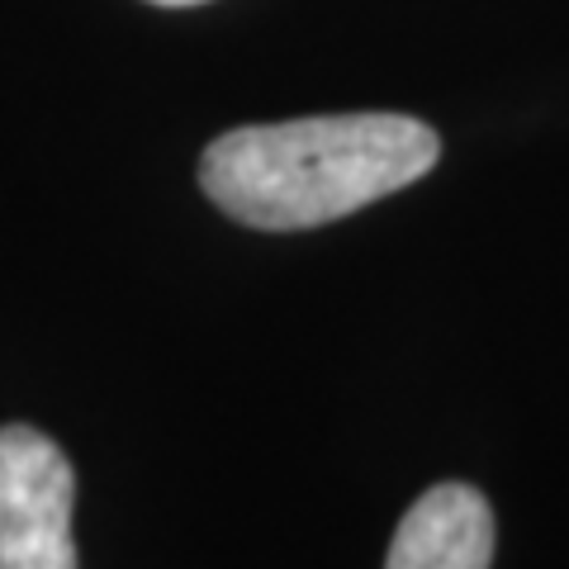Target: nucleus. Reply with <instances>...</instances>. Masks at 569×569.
I'll use <instances>...</instances> for the list:
<instances>
[{"label": "nucleus", "mask_w": 569, "mask_h": 569, "mask_svg": "<svg viewBox=\"0 0 569 569\" xmlns=\"http://www.w3.org/2000/svg\"><path fill=\"white\" fill-rule=\"evenodd\" d=\"M441 142L408 114H318L213 138L200 186L228 219L299 233L366 209L437 167Z\"/></svg>", "instance_id": "f257e3e1"}, {"label": "nucleus", "mask_w": 569, "mask_h": 569, "mask_svg": "<svg viewBox=\"0 0 569 569\" xmlns=\"http://www.w3.org/2000/svg\"><path fill=\"white\" fill-rule=\"evenodd\" d=\"M77 475L39 427H0V569H77Z\"/></svg>", "instance_id": "f03ea898"}, {"label": "nucleus", "mask_w": 569, "mask_h": 569, "mask_svg": "<svg viewBox=\"0 0 569 569\" xmlns=\"http://www.w3.org/2000/svg\"><path fill=\"white\" fill-rule=\"evenodd\" d=\"M493 508L475 485H432L399 518L385 569H489Z\"/></svg>", "instance_id": "7ed1b4c3"}, {"label": "nucleus", "mask_w": 569, "mask_h": 569, "mask_svg": "<svg viewBox=\"0 0 569 569\" xmlns=\"http://www.w3.org/2000/svg\"><path fill=\"white\" fill-rule=\"evenodd\" d=\"M148 6H167V10H186V6H204V0H148Z\"/></svg>", "instance_id": "20e7f679"}]
</instances>
